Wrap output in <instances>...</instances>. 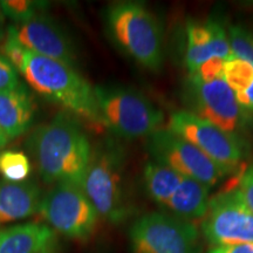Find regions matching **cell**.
Here are the masks:
<instances>
[{
  "mask_svg": "<svg viewBox=\"0 0 253 253\" xmlns=\"http://www.w3.org/2000/svg\"><path fill=\"white\" fill-rule=\"evenodd\" d=\"M0 6L5 17H8L14 24L19 25L43 13L47 4L45 1L36 0H1Z\"/></svg>",
  "mask_w": 253,
  "mask_h": 253,
  "instance_id": "44dd1931",
  "label": "cell"
},
{
  "mask_svg": "<svg viewBox=\"0 0 253 253\" xmlns=\"http://www.w3.org/2000/svg\"><path fill=\"white\" fill-rule=\"evenodd\" d=\"M184 176L173 171L169 167L149 161L143 170V185L148 196L161 210L166 208L168 202L175 194Z\"/></svg>",
  "mask_w": 253,
  "mask_h": 253,
  "instance_id": "ac0fdd59",
  "label": "cell"
},
{
  "mask_svg": "<svg viewBox=\"0 0 253 253\" xmlns=\"http://www.w3.org/2000/svg\"><path fill=\"white\" fill-rule=\"evenodd\" d=\"M126 153L118 141L106 138L91 150L82 190L100 219L118 225L131 214L126 183Z\"/></svg>",
  "mask_w": 253,
  "mask_h": 253,
  "instance_id": "3957f363",
  "label": "cell"
},
{
  "mask_svg": "<svg viewBox=\"0 0 253 253\" xmlns=\"http://www.w3.org/2000/svg\"><path fill=\"white\" fill-rule=\"evenodd\" d=\"M223 79L237 96L253 84V65L238 56L231 55L224 60Z\"/></svg>",
  "mask_w": 253,
  "mask_h": 253,
  "instance_id": "d6986e66",
  "label": "cell"
},
{
  "mask_svg": "<svg viewBox=\"0 0 253 253\" xmlns=\"http://www.w3.org/2000/svg\"><path fill=\"white\" fill-rule=\"evenodd\" d=\"M39 213L56 235L86 242L94 235L100 217L80 186L56 184L42 196Z\"/></svg>",
  "mask_w": 253,
  "mask_h": 253,
  "instance_id": "ba28073f",
  "label": "cell"
},
{
  "mask_svg": "<svg viewBox=\"0 0 253 253\" xmlns=\"http://www.w3.org/2000/svg\"><path fill=\"white\" fill-rule=\"evenodd\" d=\"M104 26L114 45L138 66L153 73L163 68V27L147 5L113 2L104 12Z\"/></svg>",
  "mask_w": 253,
  "mask_h": 253,
  "instance_id": "7a4b0ae2",
  "label": "cell"
},
{
  "mask_svg": "<svg viewBox=\"0 0 253 253\" xmlns=\"http://www.w3.org/2000/svg\"><path fill=\"white\" fill-rule=\"evenodd\" d=\"M145 147L155 162L169 167L179 175L213 188L226 175L195 145L168 128L148 136Z\"/></svg>",
  "mask_w": 253,
  "mask_h": 253,
  "instance_id": "8fae6325",
  "label": "cell"
},
{
  "mask_svg": "<svg viewBox=\"0 0 253 253\" xmlns=\"http://www.w3.org/2000/svg\"><path fill=\"white\" fill-rule=\"evenodd\" d=\"M201 232L211 246L253 244V211L236 186L211 196Z\"/></svg>",
  "mask_w": 253,
  "mask_h": 253,
  "instance_id": "30bf717a",
  "label": "cell"
},
{
  "mask_svg": "<svg viewBox=\"0 0 253 253\" xmlns=\"http://www.w3.org/2000/svg\"><path fill=\"white\" fill-rule=\"evenodd\" d=\"M5 14L4 12H2L1 9V6H0V40L4 38V34H5Z\"/></svg>",
  "mask_w": 253,
  "mask_h": 253,
  "instance_id": "83f0119b",
  "label": "cell"
},
{
  "mask_svg": "<svg viewBox=\"0 0 253 253\" xmlns=\"http://www.w3.org/2000/svg\"><path fill=\"white\" fill-rule=\"evenodd\" d=\"M36 115V103L23 84L13 89L0 91V130L8 140L24 135Z\"/></svg>",
  "mask_w": 253,
  "mask_h": 253,
  "instance_id": "9a60e30c",
  "label": "cell"
},
{
  "mask_svg": "<svg viewBox=\"0 0 253 253\" xmlns=\"http://www.w3.org/2000/svg\"><path fill=\"white\" fill-rule=\"evenodd\" d=\"M34 253H63V246L60 242L58 235L54 233Z\"/></svg>",
  "mask_w": 253,
  "mask_h": 253,
  "instance_id": "4316f807",
  "label": "cell"
},
{
  "mask_svg": "<svg viewBox=\"0 0 253 253\" xmlns=\"http://www.w3.org/2000/svg\"><path fill=\"white\" fill-rule=\"evenodd\" d=\"M8 30L32 53L55 60L69 67L77 63V50L65 30L53 18L38 14L24 24L9 25Z\"/></svg>",
  "mask_w": 253,
  "mask_h": 253,
  "instance_id": "7c38bea8",
  "label": "cell"
},
{
  "mask_svg": "<svg viewBox=\"0 0 253 253\" xmlns=\"http://www.w3.org/2000/svg\"><path fill=\"white\" fill-rule=\"evenodd\" d=\"M20 84L17 69L7 61L4 55L0 54V91L13 89Z\"/></svg>",
  "mask_w": 253,
  "mask_h": 253,
  "instance_id": "d4e9b609",
  "label": "cell"
},
{
  "mask_svg": "<svg viewBox=\"0 0 253 253\" xmlns=\"http://www.w3.org/2000/svg\"><path fill=\"white\" fill-rule=\"evenodd\" d=\"M94 253H110L109 249H107L106 246H99L96 250H95Z\"/></svg>",
  "mask_w": 253,
  "mask_h": 253,
  "instance_id": "f546056e",
  "label": "cell"
},
{
  "mask_svg": "<svg viewBox=\"0 0 253 253\" xmlns=\"http://www.w3.org/2000/svg\"><path fill=\"white\" fill-rule=\"evenodd\" d=\"M2 52H4V56L7 59V61L11 63L17 71L21 72V69L24 67L25 59L28 53V49L21 45L20 42L17 40L12 32L8 30V27L6 28V39L2 46Z\"/></svg>",
  "mask_w": 253,
  "mask_h": 253,
  "instance_id": "603a6c76",
  "label": "cell"
},
{
  "mask_svg": "<svg viewBox=\"0 0 253 253\" xmlns=\"http://www.w3.org/2000/svg\"><path fill=\"white\" fill-rule=\"evenodd\" d=\"M167 128L195 145L225 175L235 173L246 156L245 140L229 134L188 110L172 113Z\"/></svg>",
  "mask_w": 253,
  "mask_h": 253,
  "instance_id": "52a82bcc",
  "label": "cell"
},
{
  "mask_svg": "<svg viewBox=\"0 0 253 253\" xmlns=\"http://www.w3.org/2000/svg\"><path fill=\"white\" fill-rule=\"evenodd\" d=\"M210 190L203 183L183 177L181 184L163 209V212L191 223L202 220L211 198Z\"/></svg>",
  "mask_w": 253,
  "mask_h": 253,
  "instance_id": "2e32d148",
  "label": "cell"
},
{
  "mask_svg": "<svg viewBox=\"0 0 253 253\" xmlns=\"http://www.w3.org/2000/svg\"><path fill=\"white\" fill-rule=\"evenodd\" d=\"M102 126L123 140L148 137L162 128L164 114L147 96L125 86L94 87Z\"/></svg>",
  "mask_w": 253,
  "mask_h": 253,
  "instance_id": "5b68a950",
  "label": "cell"
},
{
  "mask_svg": "<svg viewBox=\"0 0 253 253\" xmlns=\"http://www.w3.org/2000/svg\"><path fill=\"white\" fill-rule=\"evenodd\" d=\"M26 145L43 182L81 188L93 148L78 120L60 113L38 126Z\"/></svg>",
  "mask_w": 253,
  "mask_h": 253,
  "instance_id": "6da1fadb",
  "label": "cell"
},
{
  "mask_svg": "<svg viewBox=\"0 0 253 253\" xmlns=\"http://www.w3.org/2000/svg\"><path fill=\"white\" fill-rule=\"evenodd\" d=\"M20 73L46 100L90 123L102 126L94 87L73 67L28 50Z\"/></svg>",
  "mask_w": 253,
  "mask_h": 253,
  "instance_id": "277c9868",
  "label": "cell"
},
{
  "mask_svg": "<svg viewBox=\"0 0 253 253\" xmlns=\"http://www.w3.org/2000/svg\"><path fill=\"white\" fill-rule=\"evenodd\" d=\"M54 233L40 223L0 227V253H34Z\"/></svg>",
  "mask_w": 253,
  "mask_h": 253,
  "instance_id": "e0dca14e",
  "label": "cell"
},
{
  "mask_svg": "<svg viewBox=\"0 0 253 253\" xmlns=\"http://www.w3.org/2000/svg\"><path fill=\"white\" fill-rule=\"evenodd\" d=\"M232 54L253 65V30L244 25L227 26Z\"/></svg>",
  "mask_w": 253,
  "mask_h": 253,
  "instance_id": "7402d4cb",
  "label": "cell"
},
{
  "mask_svg": "<svg viewBox=\"0 0 253 253\" xmlns=\"http://www.w3.org/2000/svg\"><path fill=\"white\" fill-rule=\"evenodd\" d=\"M183 100L188 112L243 140L253 128V118L240 107L221 77L204 79L188 74L183 84Z\"/></svg>",
  "mask_w": 253,
  "mask_h": 253,
  "instance_id": "8992f818",
  "label": "cell"
},
{
  "mask_svg": "<svg viewBox=\"0 0 253 253\" xmlns=\"http://www.w3.org/2000/svg\"><path fill=\"white\" fill-rule=\"evenodd\" d=\"M129 243L132 253L201 252L196 224L163 211L136 219L129 229Z\"/></svg>",
  "mask_w": 253,
  "mask_h": 253,
  "instance_id": "9c48e42d",
  "label": "cell"
},
{
  "mask_svg": "<svg viewBox=\"0 0 253 253\" xmlns=\"http://www.w3.org/2000/svg\"><path fill=\"white\" fill-rule=\"evenodd\" d=\"M8 141L9 140L7 138V136H6L4 132L0 130V149H1V148H4Z\"/></svg>",
  "mask_w": 253,
  "mask_h": 253,
  "instance_id": "f1b7e54d",
  "label": "cell"
},
{
  "mask_svg": "<svg viewBox=\"0 0 253 253\" xmlns=\"http://www.w3.org/2000/svg\"><path fill=\"white\" fill-rule=\"evenodd\" d=\"M40 186L32 181L9 182L0 179V226L24 220L39 212Z\"/></svg>",
  "mask_w": 253,
  "mask_h": 253,
  "instance_id": "5bb4252c",
  "label": "cell"
},
{
  "mask_svg": "<svg viewBox=\"0 0 253 253\" xmlns=\"http://www.w3.org/2000/svg\"><path fill=\"white\" fill-rule=\"evenodd\" d=\"M208 253H253V244L211 246Z\"/></svg>",
  "mask_w": 253,
  "mask_h": 253,
  "instance_id": "484cf974",
  "label": "cell"
},
{
  "mask_svg": "<svg viewBox=\"0 0 253 253\" xmlns=\"http://www.w3.org/2000/svg\"><path fill=\"white\" fill-rule=\"evenodd\" d=\"M236 188L243 201L253 211V164L243 170L239 178L237 179Z\"/></svg>",
  "mask_w": 253,
  "mask_h": 253,
  "instance_id": "cb8c5ba5",
  "label": "cell"
},
{
  "mask_svg": "<svg viewBox=\"0 0 253 253\" xmlns=\"http://www.w3.org/2000/svg\"><path fill=\"white\" fill-rule=\"evenodd\" d=\"M31 170L30 158L23 151L6 150L0 153V173L6 181H27Z\"/></svg>",
  "mask_w": 253,
  "mask_h": 253,
  "instance_id": "ffe728a7",
  "label": "cell"
},
{
  "mask_svg": "<svg viewBox=\"0 0 253 253\" xmlns=\"http://www.w3.org/2000/svg\"><path fill=\"white\" fill-rule=\"evenodd\" d=\"M184 33L183 62L188 74L210 60H225L233 55L227 27L216 18L190 19Z\"/></svg>",
  "mask_w": 253,
  "mask_h": 253,
  "instance_id": "4fadbf2b",
  "label": "cell"
}]
</instances>
